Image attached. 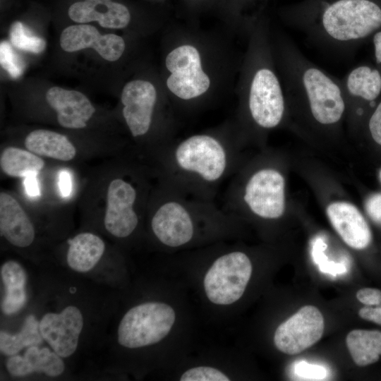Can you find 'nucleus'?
Instances as JSON below:
<instances>
[{
  "label": "nucleus",
  "mask_w": 381,
  "mask_h": 381,
  "mask_svg": "<svg viewBox=\"0 0 381 381\" xmlns=\"http://www.w3.org/2000/svg\"><path fill=\"white\" fill-rule=\"evenodd\" d=\"M238 153L236 143L210 133L172 142L156 160L159 181L214 201L220 186L237 171Z\"/></svg>",
  "instance_id": "1"
},
{
  "label": "nucleus",
  "mask_w": 381,
  "mask_h": 381,
  "mask_svg": "<svg viewBox=\"0 0 381 381\" xmlns=\"http://www.w3.org/2000/svg\"><path fill=\"white\" fill-rule=\"evenodd\" d=\"M281 15L313 44L342 54L381 28L375 0H301L282 8Z\"/></svg>",
  "instance_id": "2"
},
{
  "label": "nucleus",
  "mask_w": 381,
  "mask_h": 381,
  "mask_svg": "<svg viewBox=\"0 0 381 381\" xmlns=\"http://www.w3.org/2000/svg\"><path fill=\"white\" fill-rule=\"evenodd\" d=\"M147 209L152 235L169 248L230 231L236 218L214 201L188 195L161 181L148 200Z\"/></svg>",
  "instance_id": "3"
},
{
  "label": "nucleus",
  "mask_w": 381,
  "mask_h": 381,
  "mask_svg": "<svg viewBox=\"0 0 381 381\" xmlns=\"http://www.w3.org/2000/svg\"><path fill=\"white\" fill-rule=\"evenodd\" d=\"M278 55L286 102L315 125H338L346 111L340 79L310 61L286 36L279 41Z\"/></svg>",
  "instance_id": "4"
},
{
  "label": "nucleus",
  "mask_w": 381,
  "mask_h": 381,
  "mask_svg": "<svg viewBox=\"0 0 381 381\" xmlns=\"http://www.w3.org/2000/svg\"><path fill=\"white\" fill-rule=\"evenodd\" d=\"M231 180L224 195L222 209L237 217L243 212L265 220L281 217L285 210V180L271 167L250 173L241 171Z\"/></svg>",
  "instance_id": "5"
},
{
  "label": "nucleus",
  "mask_w": 381,
  "mask_h": 381,
  "mask_svg": "<svg viewBox=\"0 0 381 381\" xmlns=\"http://www.w3.org/2000/svg\"><path fill=\"white\" fill-rule=\"evenodd\" d=\"M128 171L114 178L106 193L104 224L113 236L125 238L131 236L140 223L143 198L147 188L140 175Z\"/></svg>",
  "instance_id": "6"
},
{
  "label": "nucleus",
  "mask_w": 381,
  "mask_h": 381,
  "mask_svg": "<svg viewBox=\"0 0 381 381\" xmlns=\"http://www.w3.org/2000/svg\"><path fill=\"white\" fill-rule=\"evenodd\" d=\"M176 320L174 309L160 301H148L133 306L122 318L117 331L123 347L138 349L157 344L166 337Z\"/></svg>",
  "instance_id": "7"
},
{
  "label": "nucleus",
  "mask_w": 381,
  "mask_h": 381,
  "mask_svg": "<svg viewBox=\"0 0 381 381\" xmlns=\"http://www.w3.org/2000/svg\"><path fill=\"white\" fill-rule=\"evenodd\" d=\"M248 255L238 250L219 255L208 268L203 287L208 300L216 305H231L245 292L252 274Z\"/></svg>",
  "instance_id": "8"
},
{
  "label": "nucleus",
  "mask_w": 381,
  "mask_h": 381,
  "mask_svg": "<svg viewBox=\"0 0 381 381\" xmlns=\"http://www.w3.org/2000/svg\"><path fill=\"white\" fill-rule=\"evenodd\" d=\"M286 102L284 88L269 66L258 67L252 75L247 97L250 118L259 128L268 130L283 121Z\"/></svg>",
  "instance_id": "9"
},
{
  "label": "nucleus",
  "mask_w": 381,
  "mask_h": 381,
  "mask_svg": "<svg viewBox=\"0 0 381 381\" xmlns=\"http://www.w3.org/2000/svg\"><path fill=\"white\" fill-rule=\"evenodd\" d=\"M166 66L171 72L167 87L179 98L193 99L208 90L210 80L202 69L199 52L194 47L183 45L174 49L166 58Z\"/></svg>",
  "instance_id": "10"
},
{
  "label": "nucleus",
  "mask_w": 381,
  "mask_h": 381,
  "mask_svg": "<svg viewBox=\"0 0 381 381\" xmlns=\"http://www.w3.org/2000/svg\"><path fill=\"white\" fill-rule=\"evenodd\" d=\"M324 328V318L319 309L314 306H305L278 326L274 343L281 352L298 354L319 341Z\"/></svg>",
  "instance_id": "11"
},
{
  "label": "nucleus",
  "mask_w": 381,
  "mask_h": 381,
  "mask_svg": "<svg viewBox=\"0 0 381 381\" xmlns=\"http://www.w3.org/2000/svg\"><path fill=\"white\" fill-rule=\"evenodd\" d=\"M122 114L133 138H142L150 131L157 102L154 85L146 80H135L123 88Z\"/></svg>",
  "instance_id": "12"
},
{
  "label": "nucleus",
  "mask_w": 381,
  "mask_h": 381,
  "mask_svg": "<svg viewBox=\"0 0 381 381\" xmlns=\"http://www.w3.org/2000/svg\"><path fill=\"white\" fill-rule=\"evenodd\" d=\"M83 327V315L74 306L66 307L59 313H48L39 322L42 338L61 358L75 351Z\"/></svg>",
  "instance_id": "13"
},
{
  "label": "nucleus",
  "mask_w": 381,
  "mask_h": 381,
  "mask_svg": "<svg viewBox=\"0 0 381 381\" xmlns=\"http://www.w3.org/2000/svg\"><path fill=\"white\" fill-rule=\"evenodd\" d=\"M60 45L68 52L91 47L109 61L118 60L125 49L121 37L115 34L102 35L95 26L85 23L66 28L60 36Z\"/></svg>",
  "instance_id": "14"
},
{
  "label": "nucleus",
  "mask_w": 381,
  "mask_h": 381,
  "mask_svg": "<svg viewBox=\"0 0 381 381\" xmlns=\"http://www.w3.org/2000/svg\"><path fill=\"white\" fill-rule=\"evenodd\" d=\"M346 109H353L357 116L363 114L362 103L373 107L381 92V73L367 65L357 66L340 79Z\"/></svg>",
  "instance_id": "15"
},
{
  "label": "nucleus",
  "mask_w": 381,
  "mask_h": 381,
  "mask_svg": "<svg viewBox=\"0 0 381 381\" xmlns=\"http://www.w3.org/2000/svg\"><path fill=\"white\" fill-rule=\"evenodd\" d=\"M46 99L56 111L59 123L66 128H85L95 111L89 99L76 90L52 87L48 90Z\"/></svg>",
  "instance_id": "16"
},
{
  "label": "nucleus",
  "mask_w": 381,
  "mask_h": 381,
  "mask_svg": "<svg viewBox=\"0 0 381 381\" xmlns=\"http://www.w3.org/2000/svg\"><path fill=\"white\" fill-rule=\"evenodd\" d=\"M68 17L78 23L97 22L106 28L121 29L131 20L127 6L113 0H80L72 3L68 9Z\"/></svg>",
  "instance_id": "17"
},
{
  "label": "nucleus",
  "mask_w": 381,
  "mask_h": 381,
  "mask_svg": "<svg viewBox=\"0 0 381 381\" xmlns=\"http://www.w3.org/2000/svg\"><path fill=\"white\" fill-rule=\"evenodd\" d=\"M327 217L337 233L350 247L362 250L371 242L370 229L356 207L346 202L331 203Z\"/></svg>",
  "instance_id": "18"
},
{
  "label": "nucleus",
  "mask_w": 381,
  "mask_h": 381,
  "mask_svg": "<svg viewBox=\"0 0 381 381\" xmlns=\"http://www.w3.org/2000/svg\"><path fill=\"white\" fill-rule=\"evenodd\" d=\"M0 233L18 248L31 245L35 237L34 226L23 207L11 194L0 193Z\"/></svg>",
  "instance_id": "19"
},
{
  "label": "nucleus",
  "mask_w": 381,
  "mask_h": 381,
  "mask_svg": "<svg viewBox=\"0 0 381 381\" xmlns=\"http://www.w3.org/2000/svg\"><path fill=\"white\" fill-rule=\"evenodd\" d=\"M6 365L8 372L15 377H22L32 373L57 377L63 373L65 368L61 357L56 353L48 348L40 349L36 345L29 346L23 356H9Z\"/></svg>",
  "instance_id": "20"
},
{
  "label": "nucleus",
  "mask_w": 381,
  "mask_h": 381,
  "mask_svg": "<svg viewBox=\"0 0 381 381\" xmlns=\"http://www.w3.org/2000/svg\"><path fill=\"white\" fill-rule=\"evenodd\" d=\"M27 150L40 157L68 162L75 158L76 148L64 135L46 129L31 131L25 138Z\"/></svg>",
  "instance_id": "21"
},
{
  "label": "nucleus",
  "mask_w": 381,
  "mask_h": 381,
  "mask_svg": "<svg viewBox=\"0 0 381 381\" xmlns=\"http://www.w3.org/2000/svg\"><path fill=\"white\" fill-rule=\"evenodd\" d=\"M68 243L67 263L70 268L78 272L91 270L99 262L105 250L103 240L90 232L80 233Z\"/></svg>",
  "instance_id": "22"
},
{
  "label": "nucleus",
  "mask_w": 381,
  "mask_h": 381,
  "mask_svg": "<svg viewBox=\"0 0 381 381\" xmlns=\"http://www.w3.org/2000/svg\"><path fill=\"white\" fill-rule=\"evenodd\" d=\"M1 277L5 288L1 301V310L6 315L20 310L27 300L26 273L20 264L8 260L1 266Z\"/></svg>",
  "instance_id": "23"
},
{
  "label": "nucleus",
  "mask_w": 381,
  "mask_h": 381,
  "mask_svg": "<svg viewBox=\"0 0 381 381\" xmlns=\"http://www.w3.org/2000/svg\"><path fill=\"white\" fill-rule=\"evenodd\" d=\"M346 343L358 366L374 363L381 355V332L378 330L353 329L347 334Z\"/></svg>",
  "instance_id": "24"
},
{
  "label": "nucleus",
  "mask_w": 381,
  "mask_h": 381,
  "mask_svg": "<svg viewBox=\"0 0 381 381\" xmlns=\"http://www.w3.org/2000/svg\"><path fill=\"white\" fill-rule=\"evenodd\" d=\"M44 167L42 158L28 150L10 146L1 152L0 167L8 176L26 177L37 175Z\"/></svg>",
  "instance_id": "25"
},
{
  "label": "nucleus",
  "mask_w": 381,
  "mask_h": 381,
  "mask_svg": "<svg viewBox=\"0 0 381 381\" xmlns=\"http://www.w3.org/2000/svg\"><path fill=\"white\" fill-rule=\"evenodd\" d=\"M42 339L38 321L34 315H29L18 333L11 334L1 331L0 350L4 355L13 356L25 347L40 344Z\"/></svg>",
  "instance_id": "26"
},
{
  "label": "nucleus",
  "mask_w": 381,
  "mask_h": 381,
  "mask_svg": "<svg viewBox=\"0 0 381 381\" xmlns=\"http://www.w3.org/2000/svg\"><path fill=\"white\" fill-rule=\"evenodd\" d=\"M9 39L15 47L34 54L42 52L46 47L45 40L33 35L20 21L12 23L9 30Z\"/></svg>",
  "instance_id": "27"
},
{
  "label": "nucleus",
  "mask_w": 381,
  "mask_h": 381,
  "mask_svg": "<svg viewBox=\"0 0 381 381\" xmlns=\"http://www.w3.org/2000/svg\"><path fill=\"white\" fill-rule=\"evenodd\" d=\"M0 64L13 78L20 77L25 69V62L7 41L0 44Z\"/></svg>",
  "instance_id": "28"
},
{
  "label": "nucleus",
  "mask_w": 381,
  "mask_h": 381,
  "mask_svg": "<svg viewBox=\"0 0 381 381\" xmlns=\"http://www.w3.org/2000/svg\"><path fill=\"white\" fill-rule=\"evenodd\" d=\"M181 381H228L230 378L222 370L210 366H198L185 371Z\"/></svg>",
  "instance_id": "29"
},
{
  "label": "nucleus",
  "mask_w": 381,
  "mask_h": 381,
  "mask_svg": "<svg viewBox=\"0 0 381 381\" xmlns=\"http://www.w3.org/2000/svg\"><path fill=\"white\" fill-rule=\"evenodd\" d=\"M295 371L298 375L311 380H321L327 375L325 369L322 366L309 364L306 362L299 363L296 366Z\"/></svg>",
  "instance_id": "30"
},
{
  "label": "nucleus",
  "mask_w": 381,
  "mask_h": 381,
  "mask_svg": "<svg viewBox=\"0 0 381 381\" xmlns=\"http://www.w3.org/2000/svg\"><path fill=\"white\" fill-rule=\"evenodd\" d=\"M365 210L373 222L381 225V193L374 194L368 198Z\"/></svg>",
  "instance_id": "31"
},
{
  "label": "nucleus",
  "mask_w": 381,
  "mask_h": 381,
  "mask_svg": "<svg viewBox=\"0 0 381 381\" xmlns=\"http://www.w3.org/2000/svg\"><path fill=\"white\" fill-rule=\"evenodd\" d=\"M357 299L366 306H376L381 303V291L373 288H363L356 293Z\"/></svg>",
  "instance_id": "32"
},
{
  "label": "nucleus",
  "mask_w": 381,
  "mask_h": 381,
  "mask_svg": "<svg viewBox=\"0 0 381 381\" xmlns=\"http://www.w3.org/2000/svg\"><path fill=\"white\" fill-rule=\"evenodd\" d=\"M368 128L373 139L381 145V101L369 119Z\"/></svg>",
  "instance_id": "33"
},
{
  "label": "nucleus",
  "mask_w": 381,
  "mask_h": 381,
  "mask_svg": "<svg viewBox=\"0 0 381 381\" xmlns=\"http://www.w3.org/2000/svg\"><path fill=\"white\" fill-rule=\"evenodd\" d=\"M359 316L368 321L381 325V306L372 307L367 306L361 308L358 311Z\"/></svg>",
  "instance_id": "34"
},
{
  "label": "nucleus",
  "mask_w": 381,
  "mask_h": 381,
  "mask_svg": "<svg viewBox=\"0 0 381 381\" xmlns=\"http://www.w3.org/2000/svg\"><path fill=\"white\" fill-rule=\"evenodd\" d=\"M59 188L63 198L70 196L72 190V181L70 173L62 170L59 176Z\"/></svg>",
  "instance_id": "35"
},
{
  "label": "nucleus",
  "mask_w": 381,
  "mask_h": 381,
  "mask_svg": "<svg viewBox=\"0 0 381 381\" xmlns=\"http://www.w3.org/2000/svg\"><path fill=\"white\" fill-rule=\"evenodd\" d=\"M36 176L37 175L28 176L24 181L25 192L32 198L37 197L40 194Z\"/></svg>",
  "instance_id": "36"
},
{
  "label": "nucleus",
  "mask_w": 381,
  "mask_h": 381,
  "mask_svg": "<svg viewBox=\"0 0 381 381\" xmlns=\"http://www.w3.org/2000/svg\"><path fill=\"white\" fill-rule=\"evenodd\" d=\"M373 42L375 48V56L377 64L381 65V30L373 35Z\"/></svg>",
  "instance_id": "37"
},
{
  "label": "nucleus",
  "mask_w": 381,
  "mask_h": 381,
  "mask_svg": "<svg viewBox=\"0 0 381 381\" xmlns=\"http://www.w3.org/2000/svg\"><path fill=\"white\" fill-rule=\"evenodd\" d=\"M380 180H381V171H380Z\"/></svg>",
  "instance_id": "38"
}]
</instances>
